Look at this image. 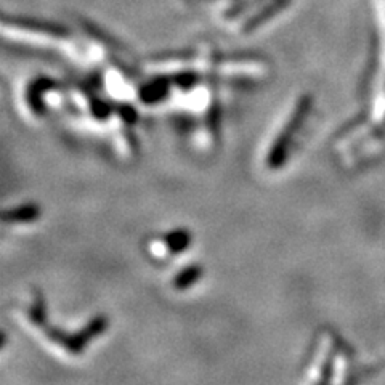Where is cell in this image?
Instances as JSON below:
<instances>
[{
    "label": "cell",
    "mask_w": 385,
    "mask_h": 385,
    "mask_svg": "<svg viewBox=\"0 0 385 385\" xmlns=\"http://www.w3.org/2000/svg\"><path fill=\"white\" fill-rule=\"evenodd\" d=\"M41 210L34 204H21L3 212V221L10 225H29L39 219Z\"/></svg>",
    "instance_id": "cell-6"
},
{
    "label": "cell",
    "mask_w": 385,
    "mask_h": 385,
    "mask_svg": "<svg viewBox=\"0 0 385 385\" xmlns=\"http://www.w3.org/2000/svg\"><path fill=\"white\" fill-rule=\"evenodd\" d=\"M191 233L188 230H172L166 235L150 238L145 244V249L151 259L164 262V260L185 252L191 246Z\"/></svg>",
    "instance_id": "cell-4"
},
{
    "label": "cell",
    "mask_w": 385,
    "mask_h": 385,
    "mask_svg": "<svg viewBox=\"0 0 385 385\" xmlns=\"http://www.w3.org/2000/svg\"><path fill=\"white\" fill-rule=\"evenodd\" d=\"M291 0H270L268 3H265L263 7H260L256 13L249 16V18L244 21L242 24V32H252L256 31L260 26L267 23L271 18H275L281 10H284L287 5H289Z\"/></svg>",
    "instance_id": "cell-5"
},
{
    "label": "cell",
    "mask_w": 385,
    "mask_h": 385,
    "mask_svg": "<svg viewBox=\"0 0 385 385\" xmlns=\"http://www.w3.org/2000/svg\"><path fill=\"white\" fill-rule=\"evenodd\" d=\"M313 100L310 95L300 96L284 119L283 126L273 135L263 154V164L267 170H281L289 162L299 145V138L305 124L312 116Z\"/></svg>",
    "instance_id": "cell-3"
},
{
    "label": "cell",
    "mask_w": 385,
    "mask_h": 385,
    "mask_svg": "<svg viewBox=\"0 0 385 385\" xmlns=\"http://www.w3.org/2000/svg\"><path fill=\"white\" fill-rule=\"evenodd\" d=\"M203 275V270L196 265H191V267L183 268L182 271H178L175 275V278L172 281V286L175 291H187L189 287H193L196 284V281L199 279V276Z\"/></svg>",
    "instance_id": "cell-7"
},
{
    "label": "cell",
    "mask_w": 385,
    "mask_h": 385,
    "mask_svg": "<svg viewBox=\"0 0 385 385\" xmlns=\"http://www.w3.org/2000/svg\"><path fill=\"white\" fill-rule=\"evenodd\" d=\"M354 351L337 333L323 329L317 334L303 368L308 384H333L349 381Z\"/></svg>",
    "instance_id": "cell-2"
},
{
    "label": "cell",
    "mask_w": 385,
    "mask_h": 385,
    "mask_svg": "<svg viewBox=\"0 0 385 385\" xmlns=\"http://www.w3.org/2000/svg\"><path fill=\"white\" fill-rule=\"evenodd\" d=\"M16 318L23 326L41 340V344L47 345L53 354L79 358L96 339L105 334L108 328V319L105 317L92 318L85 326L75 333H66L63 329L50 326L47 323V312L39 292L29 294L28 300H23L15 308Z\"/></svg>",
    "instance_id": "cell-1"
}]
</instances>
